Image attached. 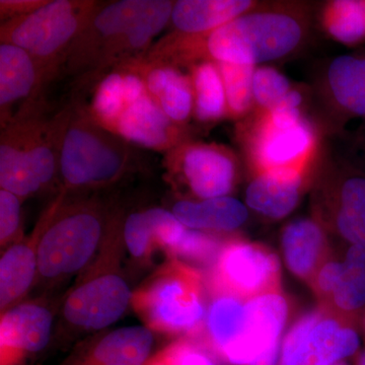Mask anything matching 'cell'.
Segmentation results:
<instances>
[{
    "label": "cell",
    "instance_id": "cell-1",
    "mask_svg": "<svg viewBox=\"0 0 365 365\" xmlns=\"http://www.w3.org/2000/svg\"><path fill=\"white\" fill-rule=\"evenodd\" d=\"M306 4H260L205 35L185 37L190 66L203 60L216 63L265 66L289 58L309 36Z\"/></svg>",
    "mask_w": 365,
    "mask_h": 365
},
{
    "label": "cell",
    "instance_id": "cell-2",
    "mask_svg": "<svg viewBox=\"0 0 365 365\" xmlns=\"http://www.w3.org/2000/svg\"><path fill=\"white\" fill-rule=\"evenodd\" d=\"M306 91L294 86L268 112L239 122L237 138L253 174L277 170L309 172L318 158V127L306 115Z\"/></svg>",
    "mask_w": 365,
    "mask_h": 365
},
{
    "label": "cell",
    "instance_id": "cell-3",
    "mask_svg": "<svg viewBox=\"0 0 365 365\" xmlns=\"http://www.w3.org/2000/svg\"><path fill=\"white\" fill-rule=\"evenodd\" d=\"M61 191L45 211L46 223L38 245V281L54 287L81 275L102 249L115 216H108L93 200L66 203Z\"/></svg>",
    "mask_w": 365,
    "mask_h": 365
},
{
    "label": "cell",
    "instance_id": "cell-4",
    "mask_svg": "<svg viewBox=\"0 0 365 365\" xmlns=\"http://www.w3.org/2000/svg\"><path fill=\"white\" fill-rule=\"evenodd\" d=\"M123 246V225L115 215L98 256L60 304L67 328L86 333L105 330L131 306L133 292L120 267Z\"/></svg>",
    "mask_w": 365,
    "mask_h": 365
},
{
    "label": "cell",
    "instance_id": "cell-5",
    "mask_svg": "<svg viewBox=\"0 0 365 365\" xmlns=\"http://www.w3.org/2000/svg\"><path fill=\"white\" fill-rule=\"evenodd\" d=\"M202 276L195 268L169 259L132 295L131 307L151 332L188 335L202 328L207 309Z\"/></svg>",
    "mask_w": 365,
    "mask_h": 365
},
{
    "label": "cell",
    "instance_id": "cell-6",
    "mask_svg": "<svg viewBox=\"0 0 365 365\" xmlns=\"http://www.w3.org/2000/svg\"><path fill=\"white\" fill-rule=\"evenodd\" d=\"M100 6L93 0H48L32 14L2 21L0 42L28 52L49 81Z\"/></svg>",
    "mask_w": 365,
    "mask_h": 365
},
{
    "label": "cell",
    "instance_id": "cell-7",
    "mask_svg": "<svg viewBox=\"0 0 365 365\" xmlns=\"http://www.w3.org/2000/svg\"><path fill=\"white\" fill-rule=\"evenodd\" d=\"M123 139L102 128L88 110L71 109L60 148L62 191L96 188L118 181L128 163Z\"/></svg>",
    "mask_w": 365,
    "mask_h": 365
},
{
    "label": "cell",
    "instance_id": "cell-8",
    "mask_svg": "<svg viewBox=\"0 0 365 365\" xmlns=\"http://www.w3.org/2000/svg\"><path fill=\"white\" fill-rule=\"evenodd\" d=\"M170 181L197 200L230 196L240 174V158L217 143L187 140L165 155Z\"/></svg>",
    "mask_w": 365,
    "mask_h": 365
},
{
    "label": "cell",
    "instance_id": "cell-9",
    "mask_svg": "<svg viewBox=\"0 0 365 365\" xmlns=\"http://www.w3.org/2000/svg\"><path fill=\"white\" fill-rule=\"evenodd\" d=\"M158 0H119L101 4L85 30L67 54V69L72 73H93L116 46L157 6Z\"/></svg>",
    "mask_w": 365,
    "mask_h": 365
},
{
    "label": "cell",
    "instance_id": "cell-10",
    "mask_svg": "<svg viewBox=\"0 0 365 365\" xmlns=\"http://www.w3.org/2000/svg\"><path fill=\"white\" fill-rule=\"evenodd\" d=\"M359 334L349 324L314 312L288 332L278 365H334L359 351Z\"/></svg>",
    "mask_w": 365,
    "mask_h": 365
},
{
    "label": "cell",
    "instance_id": "cell-11",
    "mask_svg": "<svg viewBox=\"0 0 365 365\" xmlns=\"http://www.w3.org/2000/svg\"><path fill=\"white\" fill-rule=\"evenodd\" d=\"M280 265L276 255L260 245L237 241L220 249L211 272L215 294L250 299L277 292Z\"/></svg>",
    "mask_w": 365,
    "mask_h": 365
},
{
    "label": "cell",
    "instance_id": "cell-12",
    "mask_svg": "<svg viewBox=\"0 0 365 365\" xmlns=\"http://www.w3.org/2000/svg\"><path fill=\"white\" fill-rule=\"evenodd\" d=\"M246 325L241 337L220 355L230 365H278L280 336L287 324L288 304L280 292L246 299Z\"/></svg>",
    "mask_w": 365,
    "mask_h": 365
},
{
    "label": "cell",
    "instance_id": "cell-13",
    "mask_svg": "<svg viewBox=\"0 0 365 365\" xmlns=\"http://www.w3.org/2000/svg\"><path fill=\"white\" fill-rule=\"evenodd\" d=\"M318 91L321 103L332 114L336 131L352 120L365 126V49L328 62L319 76Z\"/></svg>",
    "mask_w": 365,
    "mask_h": 365
},
{
    "label": "cell",
    "instance_id": "cell-14",
    "mask_svg": "<svg viewBox=\"0 0 365 365\" xmlns=\"http://www.w3.org/2000/svg\"><path fill=\"white\" fill-rule=\"evenodd\" d=\"M54 311L45 299L25 300L0 319V365H21L52 339Z\"/></svg>",
    "mask_w": 365,
    "mask_h": 365
},
{
    "label": "cell",
    "instance_id": "cell-15",
    "mask_svg": "<svg viewBox=\"0 0 365 365\" xmlns=\"http://www.w3.org/2000/svg\"><path fill=\"white\" fill-rule=\"evenodd\" d=\"M330 158L334 225L350 246L365 248V173L340 153Z\"/></svg>",
    "mask_w": 365,
    "mask_h": 365
},
{
    "label": "cell",
    "instance_id": "cell-16",
    "mask_svg": "<svg viewBox=\"0 0 365 365\" xmlns=\"http://www.w3.org/2000/svg\"><path fill=\"white\" fill-rule=\"evenodd\" d=\"M112 133L124 141L165 153L189 140L186 129L173 123L148 93L124 108Z\"/></svg>",
    "mask_w": 365,
    "mask_h": 365
},
{
    "label": "cell",
    "instance_id": "cell-17",
    "mask_svg": "<svg viewBox=\"0 0 365 365\" xmlns=\"http://www.w3.org/2000/svg\"><path fill=\"white\" fill-rule=\"evenodd\" d=\"M153 347L150 329L122 327L83 343L61 365H145Z\"/></svg>",
    "mask_w": 365,
    "mask_h": 365
},
{
    "label": "cell",
    "instance_id": "cell-18",
    "mask_svg": "<svg viewBox=\"0 0 365 365\" xmlns=\"http://www.w3.org/2000/svg\"><path fill=\"white\" fill-rule=\"evenodd\" d=\"M46 83L39 64L28 52L14 45L0 44L1 128L13 120V108L19 103H21V112L37 105L38 96Z\"/></svg>",
    "mask_w": 365,
    "mask_h": 365
},
{
    "label": "cell",
    "instance_id": "cell-19",
    "mask_svg": "<svg viewBox=\"0 0 365 365\" xmlns=\"http://www.w3.org/2000/svg\"><path fill=\"white\" fill-rule=\"evenodd\" d=\"M140 74L148 95L173 123L186 129L194 113V93L191 78L179 67L150 63L139 58L126 62Z\"/></svg>",
    "mask_w": 365,
    "mask_h": 365
},
{
    "label": "cell",
    "instance_id": "cell-20",
    "mask_svg": "<svg viewBox=\"0 0 365 365\" xmlns=\"http://www.w3.org/2000/svg\"><path fill=\"white\" fill-rule=\"evenodd\" d=\"M26 110L1 128L0 137V189L25 200L42 191L26 151L31 116L36 108Z\"/></svg>",
    "mask_w": 365,
    "mask_h": 365
},
{
    "label": "cell",
    "instance_id": "cell-21",
    "mask_svg": "<svg viewBox=\"0 0 365 365\" xmlns=\"http://www.w3.org/2000/svg\"><path fill=\"white\" fill-rule=\"evenodd\" d=\"M46 212L32 234L2 250L0 258V312L25 302L38 281V245L44 230Z\"/></svg>",
    "mask_w": 365,
    "mask_h": 365
},
{
    "label": "cell",
    "instance_id": "cell-22",
    "mask_svg": "<svg viewBox=\"0 0 365 365\" xmlns=\"http://www.w3.org/2000/svg\"><path fill=\"white\" fill-rule=\"evenodd\" d=\"M309 172L277 170L257 173L246 190V204L270 220L287 217L297 207Z\"/></svg>",
    "mask_w": 365,
    "mask_h": 365
},
{
    "label": "cell",
    "instance_id": "cell-23",
    "mask_svg": "<svg viewBox=\"0 0 365 365\" xmlns=\"http://www.w3.org/2000/svg\"><path fill=\"white\" fill-rule=\"evenodd\" d=\"M258 4L252 0H178L173 6L170 23L176 32L205 35Z\"/></svg>",
    "mask_w": 365,
    "mask_h": 365
},
{
    "label": "cell",
    "instance_id": "cell-24",
    "mask_svg": "<svg viewBox=\"0 0 365 365\" xmlns=\"http://www.w3.org/2000/svg\"><path fill=\"white\" fill-rule=\"evenodd\" d=\"M178 220L192 230L205 232H230L248 220V206L230 196L204 200L182 199L173 206Z\"/></svg>",
    "mask_w": 365,
    "mask_h": 365
},
{
    "label": "cell",
    "instance_id": "cell-25",
    "mask_svg": "<svg viewBox=\"0 0 365 365\" xmlns=\"http://www.w3.org/2000/svg\"><path fill=\"white\" fill-rule=\"evenodd\" d=\"M283 255L288 269L302 279L316 275L326 248V235L318 222L299 218L282 232Z\"/></svg>",
    "mask_w": 365,
    "mask_h": 365
},
{
    "label": "cell",
    "instance_id": "cell-26",
    "mask_svg": "<svg viewBox=\"0 0 365 365\" xmlns=\"http://www.w3.org/2000/svg\"><path fill=\"white\" fill-rule=\"evenodd\" d=\"M193 86V117L200 123H215L228 118L227 98L217 63L203 60L190 66Z\"/></svg>",
    "mask_w": 365,
    "mask_h": 365
},
{
    "label": "cell",
    "instance_id": "cell-27",
    "mask_svg": "<svg viewBox=\"0 0 365 365\" xmlns=\"http://www.w3.org/2000/svg\"><path fill=\"white\" fill-rule=\"evenodd\" d=\"M246 299L216 294L206 314L208 342L218 356L241 337L246 325Z\"/></svg>",
    "mask_w": 365,
    "mask_h": 365
},
{
    "label": "cell",
    "instance_id": "cell-28",
    "mask_svg": "<svg viewBox=\"0 0 365 365\" xmlns=\"http://www.w3.org/2000/svg\"><path fill=\"white\" fill-rule=\"evenodd\" d=\"M319 21L329 37L341 44L359 46L365 42V0L327 2Z\"/></svg>",
    "mask_w": 365,
    "mask_h": 365
},
{
    "label": "cell",
    "instance_id": "cell-29",
    "mask_svg": "<svg viewBox=\"0 0 365 365\" xmlns=\"http://www.w3.org/2000/svg\"><path fill=\"white\" fill-rule=\"evenodd\" d=\"M332 299L344 314H356L364 309L365 248L350 246L348 249Z\"/></svg>",
    "mask_w": 365,
    "mask_h": 365
},
{
    "label": "cell",
    "instance_id": "cell-30",
    "mask_svg": "<svg viewBox=\"0 0 365 365\" xmlns=\"http://www.w3.org/2000/svg\"><path fill=\"white\" fill-rule=\"evenodd\" d=\"M217 66L225 86L228 118L241 122L254 111L253 78L257 66L227 62Z\"/></svg>",
    "mask_w": 365,
    "mask_h": 365
},
{
    "label": "cell",
    "instance_id": "cell-31",
    "mask_svg": "<svg viewBox=\"0 0 365 365\" xmlns=\"http://www.w3.org/2000/svg\"><path fill=\"white\" fill-rule=\"evenodd\" d=\"M125 107L123 74L121 69H118L101 79L93 93L88 112L102 128L112 133Z\"/></svg>",
    "mask_w": 365,
    "mask_h": 365
},
{
    "label": "cell",
    "instance_id": "cell-32",
    "mask_svg": "<svg viewBox=\"0 0 365 365\" xmlns=\"http://www.w3.org/2000/svg\"><path fill=\"white\" fill-rule=\"evenodd\" d=\"M294 88L290 79L275 67L257 66L253 78V112L270 111L279 105Z\"/></svg>",
    "mask_w": 365,
    "mask_h": 365
},
{
    "label": "cell",
    "instance_id": "cell-33",
    "mask_svg": "<svg viewBox=\"0 0 365 365\" xmlns=\"http://www.w3.org/2000/svg\"><path fill=\"white\" fill-rule=\"evenodd\" d=\"M123 242L125 249L136 260H150L158 251L144 211L131 213L126 218L123 223Z\"/></svg>",
    "mask_w": 365,
    "mask_h": 365
},
{
    "label": "cell",
    "instance_id": "cell-34",
    "mask_svg": "<svg viewBox=\"0 0 365 365\" xmlns=\"http://www.w3.org/2000/svg\"><path fill=\"white\" fill-rule=\"evenodd\" d=\"M145 365H218L200 346L180 339L151 355Z\"/></svg>",
    "mask_w": 365,
    "mask_h": 365
},
{
    "label": "cell",
    "instance_id": "cell-35",
    "mask_svg": "<svg viewBox=\"0 0 365 365\" xmlns=\"http://www.w3.org/2000/svg\"><path fill=\"white\" fill-rule=\"evenodd\" d=\"M21 201L23 199L16 194L0 189V246L2 250L24 237L21 230Z\"/></svg>",
    "mask_w": 365,
    "mask_h": 365
},
{
    "label": "cell",
    "instance_id": "cell-36",
    "mask_svg": "<svg viewBox=\"0 0 365 365\" xmlns=\"http://www.w3.org/2000/svg\"><path fill=\"white\" fill-rule=\"evenodd\" d=\"M48 0H1L0 19L2 21L26 16L45 6Z\"/></svg>",
    "mask_w": 365,
    "mask_h": 365
},
{
    "label": "cell",
    "instance_id": "cell-37",
    "mask_svg": "<svg viewBox=\"0 0 365 365\" xmlns=\"http://www.w3.org/2000/svg\"><path fill=\"white\" fill-rule=\"evenodd\" d=\"M341 268H342V262L332 261L328 262L319 269L316 274L314 284L319 294L324 297H329V295L332 297L339 280Z\"/></svg>",
    "mask_w": 365,
    "mask_h": 365
},
{
    "label": "cell",
    "instance_id": "cell-38",
    "mask_svg": "<svg viewBox=\"0 0 365 365\" xmlns=\"http://www.w3.org/2000/svg\"><path fill=\"white\" fill-rule=\"evenodd\" d=\"M340 155L365 173V126H360L354 132L347 150Z\"/></svg>",
    "mask_w": 365,
    "mask_h": 365
},
{
    "label": "cell",
    "instance_id": "cell-39",
    "mask_svg": "<svg viewBox=\"0 0 365 365\" xmlns=\"http://www.w3.org/2000/svg\"><path fill=\"white\" fill-rule=\"evenodd\" d=\"M356 365H365V350L359 353L356 360Z\"/></svg>",
    "mask_w": 365,
    "mask_h": 365
},
{
    "label": "cell",
    "instance_id": "cell-40",
    "mask_svg": "<svg viewBox=\"0 0 365 365\" xmlns=\"http://www.w3.org/2000/svg\"><path fill=\"white\" fill-rule=\"evenodd\" d=\"M334 365H348V364H346V361L344 360V361H340V362H338V364H334Z\"/></svg>",
    "mask_w": 365,
    "mask_h": 365
},
{
    "label": "cell",
    "instance_id": "cell-41",
    "mask_svg": "<svg viewBox=\"0 0 365 365\" xmlns=\"http://www.w3.org/2000/svg\"><path fill=\"white\" fill-rule=\"evenodd\" d=\"M364 334H365V316L364 318Z\"/></svg>",
    "mask_w": 365,
    "mask_h": 365
}]
</instances>
